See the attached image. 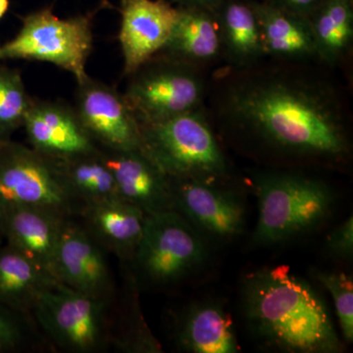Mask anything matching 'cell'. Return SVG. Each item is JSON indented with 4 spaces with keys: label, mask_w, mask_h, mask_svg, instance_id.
<instances>
[{
    "label": "cell",
    "mask_w": 353,
    "mask_h": 353,
    "mask_svg": "<svg viewBox=\"0 0 353 353\" xmlns=\"http://www.w3.org/2000/svg\"><path fill=\"white\" fill-rule=\"evenodd\" d=\"M130 76L124 97L139 124L203 108L208 87L199 67L157 54Z\"/></svg>",
    "instance_id": "8992f818"
},
{
    "label": "cell",
    "mask_w": 353,
    "mask_h": 353,
    "mask_svg": "<svg viewBox=\"0 0 353 353\" xmlns=\"http://www.w3.org/2000/svg\"><path fill=\"white\" fill-rule=\"evenodd\" d=\"M59 161L70 190L83 208L119 197L112 172L99 150Z\"/></svg>",
    "instance_id": "cb8c5ba5"
},
{
    "label": "cell",
    "mask_w": 353,
    "mask_h": 353,
    "mask_svg": "<svg viewBox=\"0 0 353 353\" xmlns=\"http://www.w3.org/2000/svg\"><path fill=\"white\" fill-rule=\"evenodd\" d=\"M125 1V0H121V2Z\"/></svg>",
    "instance_id": "d6a6232c"
},
{
    "label": "cell",
    "mask_w": 353,
    "mask_h": 353,
    "mask_svg": "<svg viewBox=\"0 0 353 353\" xmlns=\"http://www.w3.org/2000/svg\"><path fill=\"white\" fill-rule=\"evenodd\" d=\"M243 306L253 333L267 345L296 353L334 352L341 348L322 299L285 265L248 275Z\"/></svg>",
    "instance_id": "7a4b0ae2"
},
{
    "label": "cell",
    "mask_w": 353,
    "mask_h": 353,
    "mask_svg": "<svg viewBox=\"0 0 353 353\" xmlns=\"http://www.w3.org/2000/svg\"><path fill=\"white\" fill-rule=\"evenodd\" d=\"M77 116L92 141L111 152L141 150V127L124 95L103 83H81Z\"/></svg>",
    "instance_id": "30bf717a"
},
{
    "label": "cell",
    "mask_w": 353,
    "mask_h": 353,
    "mask_svg": "<svg viewBox=\"0 0 353 353\" xmlns=\"http://www.w3.org/2000/svg\"><path fill=\"white\" fill-rule=\"evenodd\" d=\"M115 180L119 199L145 215L175 210L173 183L141 150L101 153Z\"/></svg>",
    "instance_id": "4fadbf2b"
},
{
    "label": "cell",
    "mask_w": 353,
    "mask_h": 353,
    "mask_svg": "<svg viewBox=\"0 0 353 353\" xmlns=\"http://www.w3.org/2000/svg\"><path fill=\"white\" fill-rule=\"evenodd\" d=\"M212 12L219 31L221 57L230 68H245L266 57L252 0H222Z\"/></svg>",
    "instance_id": "ac0fdd59"
},
{
    "label": "cell",
    "mask_w": 353,
    "mask_h": 353,
    "mask_svg": "<svg viewBox=\"0 0 353 353\" xmlns=\"http://www.w3.org/2000/svg\"><path fill=\"white\" fill-rule=\"evenodd\" d=\"M23 126L32 148L53 159L66 160L97 150L77 114L60 104L32 102Z\"/></svg>",
    "instance_id": "9a60e30c"
},
{
    "label": "cell",
    "mask_w": 353,
    "mask_h": 353,
    "mask_svg": "<svg viewBox=\"0 0 353 353\" xmlns=\"http://www.w3.org/2000/svg\"><path fill=\"white\" fill-rule=\"evenodd\" d=\"M197 179L173 180L174 208L189 222L218 236L232 238L243 227V206L230 194Z\"/></svg>",
    "instance_id": "5bb4252c"
},
{
    "label": "cell",
    "mask_w": 353,
    "mask_h": 353,
    "mask_svg": "<svg viewBox=\"0 0 353 353\" xmlns=\"http://www.w3.org/2000/svg\"><path fill=\"white\" fill-rule=\"evenodd\" d=\"M318 279L333 297L343 338L348 343H352L353 341L352 279L343 273H321L318 275Z\"/></svg>",
    "instance_id": "484cf974"
},
{
    "label": "cell",
    "mask_w": 353,
    "mask_h": 353,
    "mask_svg": "<svg viewBox=\"0 0 353 353\" xmlns=\"http://www.w3.org/2000/svg\"><path fill=\"white\" fill-rule=\"evenodd\" d=\"M102 248L85 228L69 220L55 253L53 276L77 292L108 301L112 279Z\"/></svg>",
    "instance_id": "8fae6325"
},
{
    "label": "cell",
    "mask_w": 353,
    "mask_h": 353,
    "mask_svg": "<svg viewBox=\"0 0 353 353\" xmlns=\"http://www.w3.org/2000/svg\"><path fill=\"white\" fill-rule=\"evenodd\" d=\"M259 221L253 241L280 243L309 231L325 219L332 205L326 185L294 174H267L256 183Z\"/></svg>",
    "instance_id": "5b68a950"
},
{
    "label": "cell",
    "mask_w": 353,
    "mask_h": 353,
    "mask_svg": "<svg viewBox=\"0 0 353 353\" xmlns=\"http://www.w3.org/2000/svg\"><path fill=\"white\" fill-rule=\"evenodd\" d=\"M203 241L189 221L176 210L146 215L145 229L132 261L153 284L166 285L185 278L203 263Z\"/></svg>",
    "instance_id": "ba28073f"
},
{
    "label": "cell",
    "mask_w": 353,
    "mask_h": 353,
    "mask_svg": "<svg viewBox=\"0 0 353 353\" xmlns=\"http://www.w3.org/2000/svg\"><path fill=\"white\" fill-rule=\"evenodd\" d=\"M69 220L30 206L6 208L4 243L53 276L55 253Z\"/></svg>",
    "instance_id": "2e32d148"
},
{
    "label": "cell",
    "mask_w": 353,
    "mask_h": 353,
    "mask_svg": "<svg viewBox=\"0 0 353 353\" xmlns=\"http://www.w3.org/2000/svg\"><path fill=\"white\" fill-rule=\"evenodd\" d=\"M0 203L6 208L44 209L65 219L83 208L70 190L59 160L6 139H0Z\"/></svg>",
    "instance_id": "277c9868"
},
{
    "label": "cell",
    "mask_w": 353,
    "mask_h": 353,
    "mask_svg": "<svg viewBox=\"0 0 353 353\" xmlns=\"http://www.w3.org/2000/svg\"><path fill=\"white\" fill-rule=\"evenodd\" d=\"M60 284L48 272L4 243L0 245V303L27 315L46 290Z\"/></svg>",
    "instance_id": "44dd1931"
},
{
    "label": "cell",
    "mask_w": 353,
    "mask_h": 353,
    "mask_svg": "<svg viewBox=\"0 0 353 353\" xmlns=\"http://www.w3.org/2000/svg\"><path fill=\"white\" fill-rule=\"evenodd\" d=\"M32 103L20 74L0 68V139L24 125Z\"/></svg>",
    "instance_id": "d4e9b609"
},
{
    "label": "cell",
    "mask_w": 353,
    "mask_h": 353,
    "mask_svg": "<svg viewBox=\"0 0 353 353\" xmlns=\"http://www.w3.org/2000/svg\"><path fill=\"white\" fill-rule=\"evenodd\" d=\"M139 127L141 150L169 178L216 181L226 174V158L204 108Z\"/></svg>",
    "instance_id": "3957f363"
},
{
    "label": "cell",
    "mask_w": 353,
    "mask_h": 353,
    "mask_svg": "<svg viewBox=\"0 0 353 353\" xmlns=\"http://www.w3.org/2000/svg\"><path fill=\"white\" fill-rule=\"evenodd\" d=\"M92 50L90 16L60 19L50 9H41L26 16L17 36L0 46V61L50 62L70 72L81 85L88 79L85 64Z\"/></svg>",
    "instance_id": "52a82bcc"
},
{
    "label": "cell",
    "mask_w": 353,
    "mask_h": 353,
    "mask_svg": "<svg viewBox=\"0 0 353 353\" xmlns=\"http://www.w3.org/2000/svg\"><path fill=\"white\" fill-rule=\"evenodd\" d=\"M6 208L0 203V245H4L6 233Z\"/></svg>",
    "instance_id": "4dcf8cb0"
},
{
    "label": "cell",
    "mask_w": 353,
    "mask_h": 353,
    "mask_svg": "<svg viewBox=\"0 0 353 353\" xmlns=\"http://www.w3.org/2000/svg\"><path fill=\"white\" fill-rule=\"evenodd\" d=\"M121 4L119 39L124 72L130 76L164 48L179 9L167 0H125Z\"/></svg>",
    "instance_id": "7c38bea8"
},
{
    "label": "cell",
    "mask_w": 353,
    "mask_h": 353,
    "mask_svg": "<svg viewBox=\"0 0 353 353\" xmlns=\"http://www.w3.org/2000/svg\"><path fill=\"white\" fill-rule=\"evenodd\" d=\"M317 60L326 66L341 64L353 43V0H323L308 18Z\"/></svg>",
    "instance_id": "7402d4cb"
},
{
    "label": "cell",
    "mask_w": 353,
    "mask_h": 353,
    "mask_svg": "<svg viewBox=\"0 0 353 353\" xmlns=\"http://www.w3.org/2000/svg\"><path fill=\"white\" fill-rule=\"evenodd\" d=\"M252 2L259 22L265 57L294 62L317 59L307 18L283 10L269 0Z\"/></svg>",
    "instance_id": "e0dca14e"
},
{
    "label": "cell",
    "mask_w": 353,
    "mask_h": 353,
    "mask_svg": "<svg viewBox=\"0 0 353 353\" xmlns=\"http://www.w3.org/2000/svg\"><path fill=\"white\" fill-rule=\"evenodd\" d=\"M230 68L215 78L213 114L226 126L294 157L350 152L347 104L328 79L294 61Z\"/></svg>",
    "instance_id": "6da1fadb"
},
{
    "label": "cell",
    "mask_w": 353,
    "mask_h": 353,
    "mask_svg": "<svg viewBox=\"0 0 353 353\" xmlns=\"http://www.w3.org/2000/svg\"><path fill=\"white\" fill-rule=\"evenodd\" d=\"M276 6L280 7L283 10L309 18L316 8L320 6L323 0H269Z\"/></svg>",
    "instance_id": "f1b7e54d"
},
{
    "label": "cell",
    "mask_w": 353,
    "mask_h": 353,
    "mask_svg": "<svg viewBox=\"0 0 353 353\" xmlns=\"http://www.w3.org/2000/svg\"><path fill=\"white\" fill-rule=\"evenodd\" d=\"M179 15L160 52L203 68L221 57L219 31L212 11L178 7Z\"/></svg>",
    "instance_id": "ffe728a7"
},
{
    "label": "cell",
    "mask_w": 353,
    "mask_h": 353,
    "mask_svg": "<svg viewBox=\"0 0 353 353\" xmlns=\"http://www.w3.org/2000/svg\"><path fill=\"white\" fill-rule=\"evenodd\" d=\"M108 303L60 283L39 297L32 312L58 347L71 352H94L108 341Z\"/></svg>",
    "instance_id": "9c48e42d"
},
{
    "label": "cell",
    "mask_w": 353,
    "mask_h": 353,
    "mask_svg": "<svg viewBox=\"0 0 353 353\" xmlns=\"http://www.w3.org/2000/svg\"><path fill=\"white\" fill-rule=\"evenodd\" d=\"M179 345L194 353L238 352L233 320L214 303L194 306L185 315L178 334Z\"/></svg>",
    "instance_id": "603a6c76"
},
{
    "label": "cell",
    "mask_w": 353,
    "mask_h": 353,
    "mask_svg": "<svg viewBox=\"0 0 353 353\" xmlns=\"http://www.w3.org/2000/svg\"><path fill=\"white\" fill-rule=\"evenodd\" d=\"M24 315L0 303V352L17 350L24 341Z\"/></svg>",
    "instance_id": "4316f807"
},
{
    "label": "cell",
    "mask_w": 353,
    "mask_h": 353,
    "mask_svg": "<svg viewBox=\"0 0 353 353\" xmlns=\"http://www.w3.org/2000/svg\"><path fill=\"white\" fill-rule=\"evenodd\" d=\"M9 6V0H0V19L6 14Z\"/></svg>",
    "instance_id": "1f68e13d"
},
{
    "label": "cell",
    "mask_w": 353,
    "mask_h": 353,
    "mask_svg": "<svg viewBox=\"0 0 353 353\" xmlns=\"http://www.w3.org/2000/svg\"><path fill=\"white\" fill-rule=\"evenodd\" d=\"M81 214L85 218V229L103 248L119 256L132 259L145 229L143 211L115 197L88 204Z\"/></svg>",
    "instance_id": "d6986e66"
},
{
    "label": "cell",
    "mask_w": 353,
    "mask_h": 353,
    "mask_svg": "<svg viewBox=\"0 0 353 353\" xmlns=\"http://www.w3.org/2000/svg\"><path fill=\"white\" fill-rule=\"evenodd\" d=\"M327 248L334 255L341 257L352 256L353 218L350 216L341 226L334 229L327 239Z\"/></svg>",
    "instance_id": "83f0119b"
},
{
    "label": "cell",
    "mask_w": 353,
    "mask_h": 353,
    "mask_svg": "<svg viewBox=\"0 0 353 353\" xmlns=\"http://www.w3.org/2000/svg\"><path fill=\"white\" fill-rule=\"evenodd\" d=\"M176 7L183 8H201L213 11L222 0H167Z\"/></svg>",
    "instance_id": "f546056e"
}]
</instances>
